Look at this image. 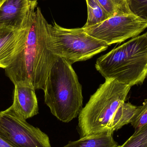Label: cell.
Segmentation results:
<instances>
[{
  "label": "cell",
  "instance_id": "10",
  "mask_svg": "<svg viewBox=\"0 0 147 147\" xmlns=\"http://www.w3.org/2000/svg\"><path fill=\"white\" fill-rule=\"evenodd\" d=\"M15 85L12 107L24 119L32 117L39 113L38 100L33 86L27 81H20Z\"/></svg>",
  "mask_w": 147,
  "mask_h": 147
},
{
  "label": "cell",
  "instance_id": "16",
  "mask_svg": "<svg viewBox=\"0 0 147 147\" xmlns=\"http://www.w3.org/2000/svg\"><path fill=\"white\" fill-rule=\"evenodd\" d=\"M132 13L147 21V0H127Z\"/></svg>",
  "mask_w": 147,
  "mask_h": 147
},
{
  "label": "cell",
  "instance_id": "2",
  "mask_svg": "<svg viewBox=\"0 0 147 147\" xmlns=\"http://www.w3.org/2000/svg\"><path fill=\"white\" fill-rule=\"evenodd\" d=\"M45 101L53 115L69 123L79 115L83 106L82 86L72 65L57 57L48 73Z\"/></svg>",
  "mask_w": 147,
  "mask_h": 147
},
{
  "label": "cell",
  "instance_id": "6",
  "mask_svg": "<svg viewBox=\"0 0 147 147\" xmlns=\"http://www.w3.org/2000/svg\"><path fill=\"white\" fill-rule=\"evenodd\" d=\"M12 105L0 112V138L13 147H52L50 138L32 126Z\"/></svg>",
  "mask_w": 147,
  "mask_h": 147
},
{
  "label": "cell",
  "instance_id": "9",
  "mask_svg": "<svg viewBox=\"0 0 147 147\" xmlns=\"http://www.w3.org/2000/svg\"><path fill=\"white\" fill-rule=\"evenodd\" d=\"M32 2L33 0H0V25L23 28Z\"/></svg>",
  "mask_w": 147,
  "mask_h": 147
},
{
  "label": "cell",
  "instance_id": "4",
  "mask_svg": "<svg viewBox=\"0 0 147 147\" xmlns=\"http://www.w3.org/2000/svg\"><path fill=\"white\" fill-rule=\"evenodd\" d=\"M131 88L115 79H105L79 113L80 138L110 130L112 118L125 102Z\"/></svg>",
  "mask_w": 147,
  "mask_h": 147
},
{
  "label": "cell",
  "instance_id": "5",
  "mask_svg": "<svg viewBox=\"0 0 147 147\" xmlns=\"http://www.w3.org/2000/svg\"><path fill=\"white\" fill-rule=\"evenodd\" d=\"M47 45L53 55L71 65L88 60L109 47L103 41L87 34L82 27L64 28L55 22L48 25Z\"/></svg>",
  "mask_w": 147,
  "mask_h": 147
},
{
  "label": "cell",
  "instance_id": "15",
  "mask_svg": "<svg viewBox=\"0 0 147 147\" xmlns=\"http://www.w3.org/2000/svg\"><path fill=\"white\" fill-rule=\"evenodd\" d=\"M130 123L135 131L147 124V98L145 99L142 105L137 107Z\"/></svg>",
  "mask_w": 147,
  "mask_h": 147
},
{
  "label": "cell",
  "instance_id": "17",
  "mask_svg": "<svg viewBox=\"0 0 147 147\" xmlns=\"http://www.w3.org/2000/svg\"><path fill=\"white\" fill-rule=\"evenodd\" d=\"M0 147H13L0 138Z\"/></svg>",
  "mask_w": 147,
  "mask_h": 147
},
{
  "label": "cell",
  "instance_id": "13",
  "mask_svg": "<svg viewBox=\"0 0 147 147\" xmlns=\"http://www.w3.org/2000/svg\"><path fill=\"white\" fill-rule=\"evenodd\" d=\"M86 1L87 4L88 16L86 23L83 27V28L96 25L110 17L96 0Z\"/></svg>",
  "mask_w": 147,
  "mask_h": 147
},
{
  "label": "cell",
  "instance_id": "1",
  "mask_svg": "<svg viewBox=\"0 0 147 147\" xmlns=\"http://www.w3.org/2000/svg\"><path fill=\"white\" fill-rule=\"evenodd\" d=\"M37 4V0H34L22 48L5 71L13 84L18 81H28L35 90H44L48 73L57 56L47 48L49 24L39 7L34 10Z\"/></svg>",
  "mask_w": 147,
  "mask_h": 147
},
{
  "label": "cell",
  "instance_id": "8",
  "mask_svg": "<svg viewBox=\"0 0 147 147\" xmlns=\"http://www.w3.org/2000/svg\"><path fill=\"white\" fill-rule=\"evenodd\" d=\"M28 21L21 28L0 25V68H7L21 50L26 35Z\"/></svg>",
  "mask_w": 147,
  "mask_h": 147
},
{
  "label": "cell",
  "instance_id": "7",
  "mask_svg": "<svg viewBox=\"0 0 147 147\" xmlns=\"http://www.w3.org/2000/svg\"><path fill=\"white\" fill-rule=\"evenodd\" d=\"M146 28L147 21L131 13L116 15L83 29L87 34L103 41L109 46L136 37Z\"/></svg>",
  "mask_w": 147,
  "mask_h": 147
},
{
  "label": "cell",
  "instance_id": "3",
  "mask_svg": "<svg viewBox=\"0 0 147 147\" xmlns=\"http://www.w3.org/2000/svg\"><path fill=\"white\" fill-rule=\"evenodd\" d=\"M95 67L105 79L131 87L142 84L147 77V32L98 58Z\"/></svg>",
  "mask_w": 147,
  "mask_h": 147
},
{
  "label": "cell",
  "instance_id": "14",
  "mask_svg": "<svg viewBox=\"0 0 147 147\" xmlns=\"http://www.w3.org/2000/svg\"><path fill=\"white\" fill-rule=\"evenodd\" d=\"M118 147H147V124L135 131L128 140Z\"/></svg>",
  "mask_w": 147,
  "mask_h": 147
},
{
  "label": "cell",
  "instance_id": "11",
  "mask_svg": "<svg viewBox=\"0 0 147 147\" xmlns=\"http://www.w3.org/2000/svg\"><path fill=\"white\" fill-rule=\"evenodd\" d=\"M114 132L108 130L102 133L84 136L74 141H69L62 147H118L114 140Z\"/></svg>",
  "mask_w": 147,
  "mask_h": 147
},
{
  "label": "cell",
  "instance_id": "12",
  "mask_svg": "<svg viewBox=\"0 0 147 147\" xmlns=\"http://www.w3.org/2000/svg\"><path fill=\"white\" fill-rule=\"evenodd\" d=\"M137 108V106L131 103H123L113 117L110 125V129L114 132L131 123Z\"/></svg>",
  "mask_w": 147,
  "mask_h": 147
}]
</instances>
